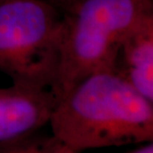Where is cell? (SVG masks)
I'll list each match as a JSON object with an SVG mask.
<instances>
[{
    "label": "cell",
    "mask_w": 153,
    "mask_h": 153,
    "mask_svg": "<svg viewBox=\"0 0 153 153\" xmlns=\"http://www.w3.org/2000/svg\"><path fill=\"white\" fill-rule=\"evenodd\" d=\"M152 0H74L63 12V32L56 77L57 101L92 74L115 72L123 39L145 16Z\"/></svg>",
    "instance_id": "cell-2"
},
{
    "label": "cell",
    "mask_w": 153,
    "mask_h": 153,
    "mask_svg": "<svg viewBox=\"0 0 153 153\" xmlns=\"http://www.w3.org/2000/svg\"><path fill=\"white\" fill-rule=\"evenodd\" d=\"M124 153H153V142H148L141 144L137 148L132 149Z\"/></svg>",
    "instance_id": "cell-8"
},
{
    "label": "cell",
    "mask_w": 153,
    "mask_h": 153,
    "mask_svg": "<svg viewBox=\"0 0 153 153\" xmlns=\"http://www.w3.org/2000/svg\"><path fill=\"white\" fill-rule=\"evenodd\" d=\"M0 1H2V0H0ZM44 1L51 3L52 5H54V6H56L57 8H59L62 12H65L71 7V5L73 4L74 0H44Z\"/></svg>",
    "instance_id": "cell-7"
},
{
    "label": "cell",
    "mask_w": 153,
    "mask_h": 153,
    "mask_svg": "<svg viewBox=\"0 0 153 153\" xmlns=\"http://www.w3.org/2000/svg\"><path fill=\"white\" fill-rule=\"evenodd\" d=\"M52 135L77 153L153 142V103L112 71L87 76L57 101Z\"/></svg>",
    "instance_id": "cell-1"
},
{
    "label": "cell",
    "mask_w": 153,
    "mask_h": 153,
    "mask_svg": "<svg viewBox=\"0 0 153 153\" xmlns=\"http://www.w3.org/2000/svg\"><path fill=\"white\" fill-rule=\"evenodd\" d=\"M115 72L153 103V13L139 21L123 39Z\"/></svg>",
    "instance_id": "cell-5"
},
{
    "label": "cell",
    "mask_w": 153,
    "mask_h": 153,
    "mask_svg": "<svg viewBox=\"0 0 153 153\" xmlns=\"http://www.w3.org/2000/svg\"><path fill=\"white\" fill-rule=\"evenodd\" d=\"M57 103L49 88L11 83L0 87V144L37 133Z\"/></svg>",
    "instance_id": "cell-4"
},
{
    "label": "cell",
    "mask_w": 153,
    "mask_h": 153,
    "mask_svg": "<svg viewBox=\"0 0 153 153\" xmlns=\"http://www.w3.org/2000/svg\"><path fill=\"white\" fill-rule=\"evenodd\" d=\"M63 12L44 0L0 1V72L12 83L50 89L56 77Z\"/></svg>",
    "instance_id": "cell-3"
},
{
    "label": "cell",
    "mask_w": 153,
    "mask_h": 153,
    "mask_svg": "<svg viewBox=\"0 0 153 153\" xmlns=\"http://www.w3.org/2000/svg\"><path fill=\"white\" fill-rule=\"evenodd\" d=\"M37 133L18 140L1 143L0 153H77L53 135L45 137Z\"/></svg>",
    "instance_id": "cell-6"
}]
</instances>
